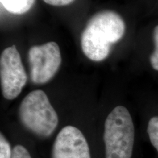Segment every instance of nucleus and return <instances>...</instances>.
<instances>
[{
    "instance_id": "1",
    "label": "nucleus",
    "mask_w": 158,
    "mask_h": 158,
    "mask_svg": "<svg viewBox=\"0 0 158 158\" xmlns=\"http://www.w3.org/2000/svg\"><path fill=\"white\" fill-rule=\"evenodd\" d=\"M125 23L121 15L112 10L97 13L86 23L81 46L85 56L94 62H101L110 54L111 46L124 36Z\"/></svg>"
},
{
    "instance_id": "2",
    "label": "nucleus",
    "mask_w": 158,
    "mask_h": 158,
    "mask_svg": "<svg viewBox=\"0 0 158 158\" xmlns=\"http://www.w3.org/2000/svg\"><path fill=\"white\" fill-rule=\"evenodd\" d=\"M103 139L106 158H131L135 129L129 110L118 106L112 110L105 122Z\"/></svg>"
},
{
    "instance_id": "3",
    "label": "nucleus",
    "mask_w": 158,
    "mask_h": 158,
    "mask_svg": "<svg viewBox=\"0 0 158 158\" xmlns=\"http://www.w3.org/2000/svg\"><path fill=\"white\" fill-rule=\"evenodd\" d=\"M19 118L26 129L41 138L52 135L59 122L58 115L48 96L40 89L31 92L22 100Z\"/></svg>"
},
{
    "instance_id": "4",
    "label": "nucleus",
    "mask_w": 158,
    "mask_h": 158,
    "mask_svg": "<svg viewBox=\"0 0 158 158\" xmlns=\"http://www.w3.org/2000/svg\"><path fill=\"white\" fill-rule=\"evenodd\" d=\"M28 60L31 82L43 84L52 79L61 63L60 48L55 42H48L29 48Z\"/></svg>"
},
{
    "instance_id": "5",
    "label": "nucleus",
    "mask_w": 158,
    "mask_h": 158,
    "mask_svg": "<svg viewBox=\"0 0 158 158\" xmlns=\"http://www.w3.org/2000/svg\"><path fill=\"white\" fill-rule=\"evenodd\" d=\"M0 78L2 95L7 100L16 98L27 84V73L14 45L6 48L2 53Z\"/></svg>"
},
{
    "instance_id": "6",
    "label": "nucleus",
    "mask_w": 158,
    "mask_h": 158,
    "mask_svg": "<svg viewBox=\"0 0 158 158\" xmlns=\"http://www.w3.org/2000/svg\"><path fill=\"white\" fill-rule=\"evenodd\" d=\"M52 158H91L89 144L82 132L73 126L63 127L53 146Z\"/></svg>"
},
{
    "instance_id": "7",
    "label": "nucleus",
    "mask_w": 158,
    "mask_h": 158,
    "mask_svg": "<svg viewBox=\"0 0 158 158\" xmlns=\"http://www.w3.org/2000/svg\"><path fill=\"white\" fill-rule=\"evenodd\" d=\"M6 10L12 14L21 15L32 8L35 0H0Z\"/></svg>"
},
{
    "instance_id": "8",
    "label": "nucleus",
    "mask_w": 158,
    "mask_h": 158,
    "mask_svg": "<svg viewBox=\"0 0 158 158\" xmlns=\"http://www.w3.org/2000/svg\"><path fill=\"white\" fill-rule=\"evenodd\" d=\"M147 133L152 144L158 152V116H154L149 121Z\"/></svg>"
},
{
    "instance_id": "9",
    "label": "nucleus",
    "mask_w": 158,
    "mask_h": 158,
    "mask_svg": "<svg viewBox=\"0 0 158 158\" xmlns=\"http://www.w3.org/2000/svg\"><path fill=\"white\" fill-rule=\"evenodd\" d=\"M153 38L155 43V50L150 56L149 60L154 70L158 71V25L154 29Z\"/></svg>"
},
{
    "instance_id": "10",
    "label": "nucleus",
    "mask_w": 158,
    "mask_h": 158,
    "mask_svg": "<svg viewBox=\"0 0 158 158\" xmlns=\"http://www.w3.org/2000/svg\"><path fill=\"white\" fill-rule=\"evenodd\" d=\"M13 150L10 144L6 139L2 133L0 135V158H12Z\"/></svg>"
},
{
    "instance_id": "11",
    "label": "nucleus",
    "mask_w": 158,
    "mask_h": 158,
    "mask_svg": "<svg viewBox=\"0 0 158 158\" xmlns=\"http://www.w3.org/2000/svg\"><path fill=\"white\" fill-rule=\"evenodd\" d=\"M12 158H31L28 150L21 145H16L13 149Z\"/></svg>"
},
{
    "instance_id": "12",
    "label": "nucleus",
    "mask_w": 158,
    "mask_h": 158,
    "mask_svg": "<svg viewBox=\"0 0 158 158\" xmlns=\"http://www.w3.org/2000/svg\"><path fill=\"white\" fill-rule=\"evenodd\" d=\"M48 5L52 6H56V7H61V6H66L73 2L75 0H43Z\"/></svg>"
}]
</instances>
